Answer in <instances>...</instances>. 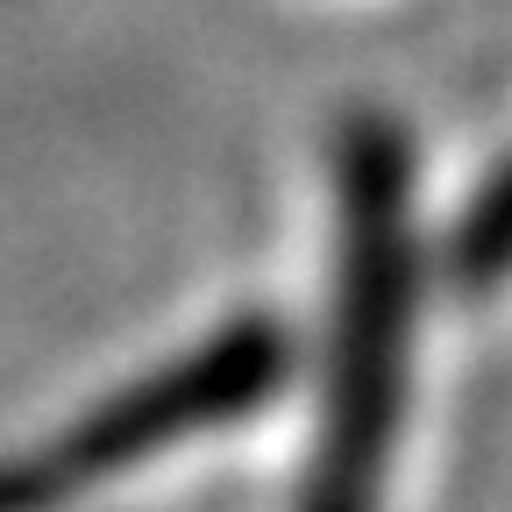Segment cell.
Returning <instances> with one entry per match:
<instances>
[{"label": "cell", "instance_id": "1", "mask_svg": "<svg viewBox=\"0 0 512 512\" xmlns=\"http://www.w3.org/2000/svg\"><path fill=\"white\" fill-rule=\"evenodd\" d=\"M413 342V178L406 143L384 121H356L342 150V306L335 384L313 441L299 512H377L406 420Z\"/></svg>", "mask_w": 512, "mask_h": 512}, {"label": "cell", "instance_id": "2", "mask_svg": "<svg viewBox=\"0 0 512 512\" xmlns=\"http://www.w3.org/2000/svg\"><path fill=\"white\" fill-rule=\"evenodd\" d=\"M278 377H285V342H278L271 320L221 328V335H207V349H192L178 370L143 377L136 392L100 406L79 434L43 448L36 463L0 470V512H64L72 498L114 484L128 470H143L150 456H164V448L242 420Z\"/></svg>", "mask_w": 512, "mask_h": 512}, {"label": "cell", "instance_id": "3", "mask_svg": "<svg viewBox=\"0 0 512 512\" xmlns=\"http://www.w3.org/2000/svg\"><path fill=\"white\" fill-rule=\"evenodd\" d=\"M512 271V178H498L484 192V207L463 228V278L470 285H498Z\"/></svg>", "mask_w": 512, "mask_h": 512}]
</instances>
